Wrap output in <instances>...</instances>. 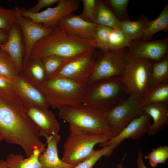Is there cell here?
Instances as JSON below:
<instances>
[{
    "label": "cell",
    "instance_id": "obj_1",
    "mask_svg": "<svg viewBox=\"0 0 168 168\" xmlns=\"http://www.w3.org/2000/svg\"><path fill=\"white\" fill-rule=\"evenodd\" d=\"M0 135L8 143L21 147L28 157L35 149L42 153L46 149L38 129L27 115L21 99L9 97L0 92Z\"/></svg>",
    "mask_w": 168,
    "mask_h": 168
},
{
    "label": "cell",
    "instance_id": "obj_2",
    "mask_svg": "<svg viewBox=\"0 0 168 168\" xmlns=\"http://www.w3.org/2000/svg\"><path fill=\"white\" fill-rule=\"evenodd\" d=\"M96 48L95 41L68 33L57 26L49 34L36 43L30 58L55 55L72 58Z\"/></svg>",
    "mask_w": 168,
    "mask_h": 168
},
{
    "label": "cell",
    "instance_id": "obj_3",
    "mask_svg": "<svg viewBox=\"0 0 168 168\" xmlns=\"http://www.w3.org/2000/svg\"><path fill=\"white\" fill-rule=\"evenodd\" d=\"M37 87L45 96L49 106L59 109L65 106L82 105L87 85L61 77L48 79Z\"/></svg>",
    "mask_w": 168,
    "mask_h": 168
},
{
    "label": "cell",
    "instance_id": "obj_4",
    "mask_svg": "<svg viewBox=\"0 0 168 168\" xmlns=\"http://www.w3.org/2000/svg\"><path fill=\"white\" fill-rule=\"evenodd\" d=\"M130 95L120 76L100 80L87 85L82 105L106 112Z\"/></svg>",
    "mask_w": 168,
    "mask_h": 168
},
{
    "label": "cell",
    "instance_id": "obj_5",
    "mask_svg": "<svg viewBox=\"0 0 168 168\" xmlns=\"http://www.w3.org/2000/svg\"><path fill=\"white\" fill-rule=\"evenodd\" d=\"M58 110V117L67 122L69 127L92 134L110 135L105 113L102 111L83 105Z\"/></svg>",
    "mask_w": 168,
    "mask_h": 168
},
{
    "label": "cell",
    "instance_id": "obj_6",
    "mask_svg": "<svg viewBox=\"0 0 168 168\" xmlns=\"http://www.w3.org/2000/svg\"><path fill=\"white\" fill-rule=\"evenodd\" d=\"M69 128L70 134L64 142L62 160L76 166L90 157L95 146L105 142L112 137L109 135L92 134Z\"/></svg>",
    "mask_w": 168,
    "mask_h": 168
},
{
    "label": "cell",
    "instance_id": "obj_7",
    "mask_svg": "<svg viewBox=\"0 0 168 168\" xmlns=\"http://www.w3.org/2000/svg\"><path fill=\"white\" fill-rule=\"evenodd\" d=\"M128 48L102 51L95 61L87 85L106 78L121 76L128 61Z\"/></svg>",
    "mask_w": 168,
    "mask_h": 168
},
{
    "label": "cell",
    "instance_id": "obj_8",
    "mask_svg": "<svg viewBox=\"0 0 168 168\" xmlns=\"http://www.w3.org/2000/svg\"><path fill=\"white\" fill-rule=\"evenodd\" d=\"M152 62L141 58L128 60L124 69L120 76L129 95L142 98L149 87Z\"/></svg>",
    "mask_w": 168,
    "mask_h": 168
},
{
    "label": "cell",
    "instance_id": "obj_9",
    "mask_svg": "<svg viewBox=\"0 0 168 168\" xmlns=\"http://www.w3.org/2000/svg\"><path fill=\"white\" fill-rule=\"evenodd\" d=\"M142 98L130 95L110 110L105 112L112 138L117 135L133 120L143 112Z\"/></svg>",
    "mask_w": 168,
    "mask_h": 168
},
{
    "label": "cell",
    "instance_id": "obj_10",
    "mask_svg": "<svg viewBox=\"0 0 168 168\" xmlns=\"http://www.w3.org/2000/svg\"><path fill=\"white\" fill-rule=\"evenodd\" d=\"M98 54L96 49H94L73 58L53 74L49 79L65 77L87 84Z\"/></svg>",
    "mask_w": 168,
    "mask_h": 168
},
{
    "label": "cell",
    "instance_id": "obj_11",
    "mask_svg": "<svg viewBox=\"0 0 168 168\" xmlns=\"http://www.w3.org/2000/svg\"><path fill=\"white\" fill-rule=\"evenodd\" d=\"M77 0H59L54 7H48L40 12L33 13L20 9L21 14L32 22L43 23L45 28L52 29L57 26L58 21L64 16L77 11L79 7Z\"/></svg>",
    "mask_w": 168,
    "mask_h": 168
},
{
    "label": "cell",
    "instance_id": "obj_12",
    "mask_svg": "<svg viewBox=\"0 0 168 168\" xmlns=\"http://www.w3.org/2000/svg\"><path fill=\"white\" fill-rule=\"evenodd\" d=\"M127 59L159 61L168 55V38L147 41H133L128 47Z\"/></svg>",
    "mask_w": 168,
    "mask_h": 168
},
{
    "label": "cell",
    "instance_id": "obj_13",
    "mask_svg": "<svg viewBox=\"0 0 168 168\" xmlns=\"http://www.w3.org/2000/svg\"><path fill=\"white\" fill-rule=\"evenodd\" d=\"M19 8L16 16V23L21 29L25 43L23 69L27 64L32 48L39 40L47 36L52 31L40 24L34 23L22 16Z\"/></svg>",
    "mask_w": 168,
    "mask_h": 168
},
{
    "label": "cell",
    "instance_id": "obj_14",
    "mask_svg": "<svg viewBox=\"0 0 168 168\" xmlns=\"http://www.w3.org/2000/svg\"><path fill=\"white\" fill-rule=\"evenodd\" d=\"M23 103L27 115L38 129L40 136L45 138L58 134L60 125L51 110Z\"/></svg>",
    "mask_w": 168,
    "mask_h": 168
},
{
    "label": "cell",
    "instance_id": "obj_15",
    "mask_svg": "<svg viewBox=\"0 0 168 168\" xmlns=\"http://www.w3.org/2000/svg\"><path fill=\"white\" fill-rule=\"evenodd\" d=\"M150 117L143 112L131 121L117 135L109 140L99 144L102 147L113 146L115 149L124 140L138 139L147 133L152 124Z\"/></svg>",
    "mask_w": 168,
    "mask_h": 168
},
{
    "label": "cell",
    "instance_id": "obj_16",
    "mask_svg": "<svg viewBox=\"0 0 168 168\" xmlns=\"http://www.w3.org/2000/svg\"><path fill=\"white\" fill-rule=\"evenodd\" d=\"M97 25L72 13L63 17L57 25L61 29L68 33L95 41V32Z\"/></svg>",
    "mask_w": 168,
    "mask_h": 168
},
{
    "label": "cell",
    "instance_id": "obj_17",
    "mask_svg": "<svg viewBox=\"0 0 168 168\" xmlns=\"http://www.w3.org/2000/svg\"><path fill=\"white\" fill-rule=\"evenodd\" d=\"M10 82L22 102L48 109L49 105L43 93L20 74Z\"/></svg>",
    "mask_w": 168,
    "mask_h": 168
},
{
    "label": "cell",
    "instance_id": "obj_18",
    "mask_svg": "<svg viewBox=\"0 0 168 168\" xmlns=\"http://www.w3.org/2000/svg\"><path fill=\"white\" fill-rule=\"evenodd\" d=\"M61 138L59 134L45 138L47 140V147L39 156L41 168H74L76 166L65 163L59 158L58 145Z\"/></svg>",
    "mask_w": 168,
    "mask_h": 168
},
{
    "label": "cell",
    "instance_id": "obj_19",
    "mask_svg": "<svg viewBox=\"0 0 168 168\" xmlns=\"http://www.w3.org/2000/svg\"><path fill=\"white\" fill-rule=\"evenodd\" d=\"M17 26L15 23L12 26L7 40L0 48L9 55L20 74L23 70L24 51L20 32Z\"/></svg>",
    "mask_w": 168,
    "mask_h": 168
},
{
    "label": "cell",
    "instance_id": "obj_20",
    "mask_svg": "<svg viewBox=\"0 0 168 168\" xmlns=\"http://www.w3.org/2000/svg\"><path fill=\"white\" fill-rule=\"evenodd\" d=\"M143 112L148 115L153 119L147 133L149 136L156 134L163 129L168 123V104L156 103L145 106Z\"/></svg>",
    "mask_w": 168,
    "mask_h": 168
},
{
    "label": "cell",
    "instance_id": "obj_21",
    "mask_svg": "<svg viewBox=\"0 0 168 168\" xmlns=\"http://www.w3.org/2000/svg\"><path fill=\"white\" fill-rule=\"evenodd\" d=\"M91 22L113 29H120V22L104 1L97 0Z\"/></svg>",
    "mask_w": 168,
    "mask_h": 168
},
{
    "label": "cell",
    "instance_id": "obj_22",
    "mask_svg": "<svg viewBox=\"0 0 168 168\" xmlns=\"http://www.w3.org/2000/svg\"><path fill=\"white\" fill-rule=\"evenodd\" d=\"M20 75L36 87L47 80L43 63L40 59L37 58H30Z\"/></svg>",
    "mask_w": 168,
    "mask_h": 168
},
{
    "label": "cell",
    "instance_id": "obj_23",
    "mask_svg": "<svg viewBox=\"0 0 168 168\" xmlns=\"http://www.w3.org/2000/svg\"><path fill=\"white\" fill-rule=\"evenodd\" d=\"M41 153L40 150L36 149L30 156L24 158L21 154L11 153L7 155L5 161L8 168H41L39 156Z\"/></svg>",
    "mask_w": 168,
    "mask_h": 168
},
{
    "label": "cell",
    "instance_id": "obj_24",
    "mask_svg": "<svg viewBox=\"0 0 168 168\" xmlns=\"http://www.w3.org/2000/svg\"><path fill=\"white\" fill-rule=\"evenodd\" d=\"M150 21L142 15L137 20L128 19L120 22V30L132 41H138L142 39Z\"/></svg>",
    "mask_w": 168,
    "mask_h": 168
},
{
    "label": "cell",
    "instance_id": "obj_25",
    "mask_svg": "<svg viewBox=\"0 0 168 168\" xmlns=\"http://www.w3.org/2000/svg\"><path fill=\"white\" fill-rule=\"evenodd\" d=\"M156 103L168 104V80L154 86H149L142 98L143 107Z\"/></svg>",
    "mask_w": 168,
    "mask_h": 168
},
{
    "label": "cell",
    "instance_id": "obj_26",
    "mask_svg": "<svg viewBox=\"0 0 168 168\" xmlns=\"http://www.w3.org/2000/svg\"><path fill=\"white\" fill-rule=\"evenodd\" d=\"M161 31L167 32L168 31V4L164 7L159 16L155 19L150 21L145 30L142 41L151 40L153 36Z\"/></svg>",
    "mask_w": 168,
    "mask_h": 168
},
{
    "label": "cell",
    "instance_id": "obj_27",
    "mask_svg": "<svg viewBox=\"0 0 168 168\" xmlns=\"http://www.w3.org/2000/svg\"><path fill=\"white\" fill-rule=\"evenodd\" d=\"M168 80L167 55L160 61L152 62L149 81V86H155Z\"/></svg>",
    "mask_w": 168,
    "mask_h": 168
},
{
    "label": "cell",
    "instance_id": "obj_28",
    "mask_svg": "<svg viewBox=\"0 0 168 168\" xmlns=\"http://www.w3.org/2000/svg\"><path fill=\"white\" fill-rule=\"evenodd\" d=\"M20 74L10 56L0 48V75L11 81Z\"/></svg>",
    "mask_w": 168,
    "mask_h": 168
},
{
    "label": "cell",
    "instance_id": "obj_29",
    "mask_svg": "<svg viewBox=\"0 0 168 168\" xmlns=\"http://www.w3.org/2000/svg\"><path fill=\"white\" fill-rule=\"evenodd\" d=\"M74 57L67 58L57 55H51L40 58L45 69L47 80Z\"/></svg>",
    "mask_w": 168,
    "mask_h": 168
},
{
    "label": "cell",
    "instance_id": "obj_30",
    "mask_svg": "<svg viewBox=\"0 0 168 168\" xmlns=\"http://www.w3.org/2000/svg\"><path fill=\"white\" fill-rule=\"evenodd\" d=\"M132 41L121 30L111 29L109 40V51L128 48Z\"/></svg>",
    "mask_w": 168,
    "mask_h": 168
},
{
    "label": "cell",
    "instance_id": "obj_31",
    "mask_svg": "<svg viewBox=\"0 0 168 168\" xmlns=\"http://www.w3.org/2000/svg\"><path fill=\"white\" fill-rule=\"evenodd\" d=\"M18 6L13 9L0 7V30L8 35L12 26L16 23V16Z\"/></svg>",
    "mask_w": 168,
    "mask_h": 168
},
{
    "label": "cell",
    "instance_id": "obj_32",
    "mask_svg": "<svg viewBox=\"0 0 168 168\" xmlns=\"http://www.w3.org/2000/svg\"><path fill=\"white\" fill-rule=\"evenodd\" d=\"M113 146L102 147L97 150H94L88 158L76 165L74 168H93L97 161L102 156H110L114 150Z\"/></svg>",
    "mask_w": 168,
    "mask_h": 168
},
{
    "label": "cell",
    "instance_id": "obj_33",
    "mask_svg": "<svg viewBox=\"0 0 168 168\" xmlns=\"http://www.w3.org/2000/svg\"><path fill=\"white\" fill-rule=\"evenodd\" d=\"M144 157L148 160L152 167L155 168L158 164L165 163L168 158V146H159Z\"/></svg>",
    "mask_w": 168,
    "mask_h": 168
},
{
    "label": "cell",
    "instance_id": "obj_34",
    "mask_svg": "<svg viewBox=\"0 0 168 168\" xmlns=\"http://www.w3.org/2000/svg\"><path fill=\"white\" fill-rule=\"evenodd\" d=\"M110 6L115 16L120 21L129 19L127 13L128 0H108L105 2Z\"/></svg>",
    "mask_w": 168,
    "mask_h": 168
},
{
    "label": "cell",
    "instance_id": "obj_35",
    "mask_svg": "<svg viewBox=\"0 0 168 168\" xmlns=\"http://www.w3.org/2000/svg\"><path fill=\"white\" fill-rule=\"evenodd\" d=\"M104 26L97 25L95 32V41L97 48L101 51H109V43L111 29Z\"/></svg>",
    "mask_w": 168,
    "mask_h": 168
},
{
    "label": "cell",
    "instance_id": "obj_36",
    "mask_svg": "<svg viewBox=\"0 0 168 168\" xmlns=\"http://www.w3.org/2000/svg\"><path fill=\"white\" fill-rule=\"evenodd\" d=\"M0 92L11 98H20L11 82L0 75Z\"/></svg>",
    "mask_w": 168,
    "mask_h": 168
},
{
    "label": "cell",
    "instance_id": "obj_37",
    "mask_svg": "<svg viewBox=\"0 0 168 168\" xmlns=\"http://www.w3.org/2000/svg\"><path fill=\"white\" fill-rule=\"evenodd\" d=\"M81 1L83 5V10L78 16L83 19L91 22L97 0H82Z\"/></svg>",
    "mask_w": 168,
    "mask_h": 168
},
{
    "label": "cell",
    "instance_id": "obj_38",
    "mask_svg": "<svg viewBox=\"0 0 168 168\" xmlns=\"http://www.w3.org/2000/svg\"><path fill=\"white\" fill-rule=\"evenodd\" d=\"M59 1V0H39L38 1L36 5L32 7L27 9H23L27 12L36 13L39 12V11L42 8L58 3Z\"/></svg>",
    "mask_w": 168,
    "mask_h": 168
},
{
    "label": "cell",
    "instance_id": "obj_39",
    "mask_svg": "<svg viewBox=\"0 0 168 168\" xmlns=\"http://www.w3.org/2000/svg\"><path fill=\"white\" fill-rule=\"evenodd\" d=\"M143 155L141 150H139L138 153L137 160V167L136 168H147L145 165L143 160Z\"/></svg>",
    "mask_w": 168,
    "mask_h": 168
},
{
    "label": "cell",
    "instance_id": "obj_40",
    "mask_svg": "<svg viewBox=\"0 0 168 168\" xmlns=\"http://www.w3.org/2000/svg\"><path fill=\"white\" fill-rule=\"evenodd\" d=\"M8 35L0 30V46L7 40Z\"/></svg>",
    "mask_w": 168,
    "mask_h": 168
},
{
    "label": "cell",
    "instance_id": "obj_41",
    "mask_svg": "<svg viewBox=\"0 0 168 168\" xmlns=\"http://www.w3.org/2000/svg\"><path fill=\"white\" fill-rule=\"evenodd\" d=\"M0 168H8L5 160H0Z\"/></svg>",
    "mask_w": 168,
    "mask_h": 168
},
{
    "label": "cell",
    "instance_id": "obj_42",
    "mask_svg": "<svg viewBox=\"0 0 168 168\" xmlns=\"http://www.w3.org/2000/svg\"><path fill=\"white\" fill-rule=\"evenodd\" d=\"M124 160V159H123L122 161H121V162L119 164L117 165L116 166L117 168H124L123 164V161Z\"/></svg>",
    "mask_w": 168,
    "mask_h": 168
},
{
    "label": "cell",
    "instance_id": "obj_43",
    "mask_svg": "<svg viewBox=\"0 0 168 168\" xmlns=\"http://www.w3.org/2000/svg\"><path fill=\"white\" fill-rule=\"evenodd\" d=\"M2 139L1 137V136H0V144H1V143L2 142Z\"/></svg>",
    "mask_w": 168,
    "mask_h": 168
}]
</instances>
